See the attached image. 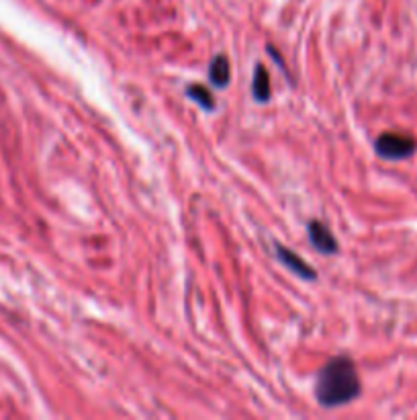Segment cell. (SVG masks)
<instances>
[{
  "label": "cell",
  "mask_w": 417,
  "mask_h": 420,
  "mask_svg": "<svg viewBox=\"0 0 417 420\" xmlns=\"http://www.w3.org/2000/svg\"><path fill=\"white\" fill-rule=\"evenodd\" d=\"M315 395L321 406L334 408L360 395V377L348 357H336L319 371Z\"/></svg>",
  "instance_id": "cell-1"
},
{
  "label": "cell",
  "mask_w": 417,
  "mask_h": 420,
  "mask_svg": "<svg viewBox=\"0 0 417 420\" xmlns=\"http://www.w3.org/2000/svg\"><path fill=\"white\" fill-rule=\"evenodd\" d=\"M229 60L225 55H217L213 62H211V68H208V79L211 82L217 86V88H223L229 84Z\"/></svg>",
  "instance_id": "cell-5"
},
{
  "label": "cell",
  "mask_w": 417,
  "mask_h": 420,
  "mask_svg": "<svg viewBox=\"0 0 417 420\" xmlns=\"http://www.w3.org/2000/svg\"><path fill=\"white\" fill-rule=\"evenodd\" d=\"M309 240L311 244L323 255H336L338 252V242L330 228L321 222H311L309 224Z\"/></svg>",
  "instance_id": "cell-3"
},
{
  "label": "cell",
  "mask_w": 417,
  "mask_h": 420,
  "mask_svg": "<svg viewBox=\"0 0 417 420\" xmlns=\"http://www.w3.org/2000/svg\"><path fill=\"white\" fill-rule=\"evenodd\" d=\"M188 97L195 99L199 105L203 107V109H207V111H211V109L215 107V99H213V95L208 93L205 86H199V84L188 86Z\"/></svg>",
  "instance_id": "cell-7"
},
{
  "label": "cell",
  "mask_w": 417,
  "mask_h": 420,
  "mask_svg": "<svg viewBox=\"0 0 417 420\" xmlns=\"http://www.w3.org/2000/svg\"><path fill=\"white\" fill-rule=\"evenodd\" d=\"M276 252H278V259L287 264L292 273H297V275L303 277V279H315V271H313V266H309L305 261H301L297 252L288 250V248H285V246H276Z\"/></svg>",
  "instance_id": "cell-4"
},
{
  "label": "cell",
  "mask_w": 417,
  "mask_h": 420,
  "mask_svg": "<svg viewBox=\"0 0 417 420\" xmlns=\"http://www.w3.org/2000/svg\"><path fill=\"white\" fill-rule=\"evenodd\" d=\"M416 142L401 133H383L374 144L376 154L381 158H387V160H401V158L411 156L416 152Z\"/></svg>",
  "instance_id": "cell-2"
},
{
  "label": "cell",
  "mask_w": 417,
  "mask_h": 420,
  "mask_svg": "<svg viewBox=\"0 0 417 420\" xmlns=\"http://www.w3.org/2000/svg\"><path fill=\"white\" fill-rule=\"evenodd\" d=\"M252 90H254V97L258 101H262V103L270 99V79H268V72H266V68L262 64H258L256 70H254Z\"/></svg>",
  "instance_id": "cell-6"
}]
</instances>
